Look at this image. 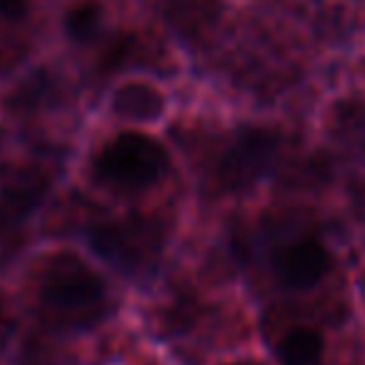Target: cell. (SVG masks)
Returning <instances> with one entry per match:
<instances>
[{
  "mask_svg": "<svg viewBox=\"0 0 365 365\" xmlns=\"http://www.w3.org/2000/svg\"><path fill=\"white\" fill-rule=\"evenodd\" d=\"M38 303L53 326L68 331L92 328L110 311L105 279L75 254H55L38 279Z\"/></svg>",
  "mask_w": 365,
  "mask_h": 365,
  "instance_id": "cell-1",
  "label": "cell"
},
{
  "mask_svg": "<svg viewBox=\"0 0 365 365\" xmlns=\"http://www.w3.org/2000/svg\"><path fill=\"white\" fill-rule=\"evenodd\" d=\"M90 172L100 187L120 194H140L167 177L169 152L157 137L125 130L97 149Z\"/></svg>",
  "mask_w": 365,
  "mask_h": 365,
  "instance_id": "cell-2",
  "label": "cell"
},
{
  "mask_svg": "<svg viewBox=\"0 0 365 365\" xmlns=\"http://www.w3.org/2000/svg\"><path fill=\"white\" fill-rule=\"evenodd\" d=\"M90 249L127 276H145L167 246V224L152 214H127L87 231Z\"/></svg>",
  "mask_w": 365,
  "mask_h": 365,
  "instance_id": "cell-3",
  "label": "cell"
},
{
  "mask_svg": "<svg viewBox=\"0 0 365 365\" xmlns=\"http://www.w3.org/2000/svg\"><path fill=\"white\" fill-rule=\"evenodd\" d=\"M276 152H279V137L274 132L256 127L239 132L217 164L219 184L226 192H244L254 187L271 169Z\"/></svg>",
  "mask_w": 365,
  "mask_h": 365,
  "instance_id": "cell-4",
  "label": "cell"
},
{
  "mask_svg": "<svg viewBox=\"0 0 365 365\" xmlns=\"http://www.w3.org/2000/svg\"><path fill=\"white\" fill-rule=\"evenodd\" d=\"M50 177L35 167H23L0 179V231L20 226L43 204Z\"/></svg>",
  "mask_w": 365,
  "mask_h": 365,
  "instance_id": "cell-5",
  "label": "cell"
},
{
  "mask_svg": "<svg viewBox=\"0 0 365 365\" xmlns=\"http://www.w3.org/2000/svg\"><path fill=\"white\" fill-rule=\"evenodd\" d=\"M331 251L318 239H298L274 256V271L289 289H313L331 271Z\"/></svg>",
  "mask_w": 365,
  "mask_h": 365,
  "instance_id": "cell-6",
  "label": "cell"
},
{
  "mask_svg": "<svg viewBox=\"0 0 365 365\" xmlns=\"http://www.w3.org/2000/svg\"><path fill=\"white\" fill-rule=\"evenodd\" d=\"M112 110L125 120L149 122L157 120L164 112V97L157 87L147 85V82H127L115 90Z\"/></svg>",
  "mask_w": 365,
  "mask_h": 365,
  "instance_id": "cell-7",
  "label": "cell"
},
{
  "mask_svg": "<svg viewBox=\"0 0 365 365\" xmlns=\"http://www.w3.org/2000/svg\"><path fill=\"white\" fill-rule=\"evenodd\" d=\"M105 28V8L100 0H80L65 15V35L75 45H92Z\"/></svg>",
  "mask_w": 365,
  "mask_h": 365,
  "instance_id": "cell-8",
  "label": "cell"
},
{
  "mask_svg": "<svg viewBox=\"0 0 365 365\" xmlns=\"http://www.w3.org/2000/svg\"><path fill=\"white\" fill-rule=\"evenodd\" d=\"M281 365H321L323 338L311 328H296L279 343Z\"/></svg>",
  "mask_w": 365,
  "mask_h": 365,
  "instance_id": "cell-9",
  "label": "cell"
},
{
  "mask_svg": "<svg viewBox=\"0 0 365 365\" xmlns=\"http://www.w3.org/2000/svg\"><path fill=\"white\" fill-rule=\"evenodd\" d=\"M33 10V0H0V20L3 23H23Z\"/></svg>",
  "mask_w": 365,
  "mask_h": 365,
  "instance_id": "cell-10",
  "label": "cell"
}]
</instances>
